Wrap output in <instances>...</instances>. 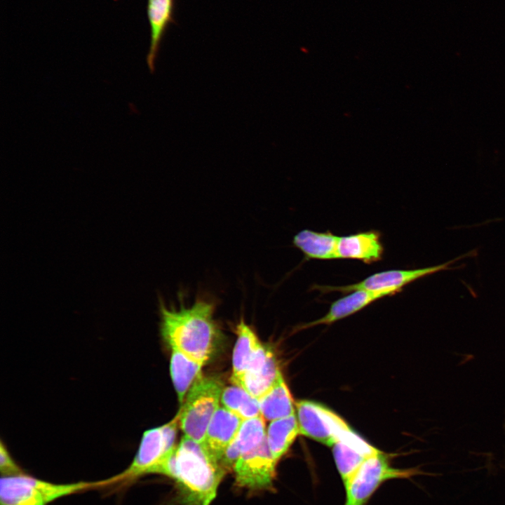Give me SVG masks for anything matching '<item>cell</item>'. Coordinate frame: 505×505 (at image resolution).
I'll use <instances>...</instances> for the list:
<instances>
[{
  "label": "cell",
  "instance_id": "obj_3",
  "mask_svg": "<svg viewBox=\"0 0 505 505\" xmlns=\"http://www.w3.org/2000/svg\"><path fill=\"white\" fill-rule=\"evenodd\" d=\"M107 485V479L95 482L55 483L38 479L25 473L1 476L0 505H48L60 498Z\"/></svg>",
  "mask_w": 505,
  "mask_h": 505
},
{
  "label": "cell",
  "instance_id": "obj_18",
  "mask_svg": "<svg viewBox=\"0 0 505 505\" xmlns=\"http://www.w3.org/2000/svg\"><path fill=\"white\" fill-rule=\"evenodd\" d=\"M338 239L339 236L330 231L317 232L303 229L294 236L292 243L306 259L328 260L337 259Z\"/></svg>",
  "mask_w": 505,
  "mask_h": 505
},
{
  "label": "cell",
  "instance_id": "obj_4",
  "mask_svg": "<svg viewBox=\"0 0 505 505\" xmlns=\"http://www.w3.org/2000/svg\"><path fill=\"white\" fill-rule=\"evenodd\" d=\"M217 377L201 376L189 390L179 411L184 435L203 445L207 428L217 410L224 389Z\"/></svg>",
  "mask_w": 505,
  "mask_h": 505
},
{
  "label": "cell",
  "instance_id": "obj_2",
  "mask_svg": "<svg viewBox=\"0 0 505 505\" xmlns=\"http://www.w3.org/2000/svg\"><path fill=\"white\" fill-rule=\"evenodd\" d=\"M215 303L198 297L192 304L168 307L160 300L161 333L171 349L206 364L211 358L220 337L214 319Z\"/></svg>",
  "mask_w": 505,
  "mask_h": 505
},
{
  "label": "cell",
  "instance_id": "obj_21",
  "mask_svg": "<svg viewBox=\"0 0 505 505\" xmlns=\"http://www.w3.org/2000/svg\"><path fill=\"white\" fill-rule=\"evenodd\" d=\"M299 434L295 414L270 422L266 437L270 452L277 462L287 452Z\"/></svg>",
  "mask_w": 505,
  "mask_h": 505
},
{
  "label": "cell",
  "instance_id": "obj_7",
  "mask_svg": "<svg viewBox=\"0 0 505 505\" xmlns=\"http://www.w3.org/2000/svg\"><path fill=\"white\" fill-rule=\"evenodd\" d=\"M476 253V250H472L445 263L424 268L392 269L377 272L368 276L361 281L350 285L340 286L314 285L312 286V289L323 293L331 292L348 293L358 290L371 291L394 290L400 292L405 285L419 278L441 271L453 269L454 267H450L452 264Z\"/></svg>",
  "mask_w": 505,
  "mask_h": 505
},
{
  "label": "cell",
  "instance_id": "obj_15",
  "mask_svg": "<svg viewBox=\"0 0 505 505\" xmlns=\"http://www.w3.org/2000/svg\"><path fill=\"white\" fill-rule=\"evenodd\" d=\"M396 293L398 292L394 290H354L333 302L325 315L304 324L302 328L332 324L358 312L375 301Z\"/></svg>",
  "mask_w": 505,
  "mask_h": 505
},
{
  "label": "cell",
  "instance_id": "obj_14",
  "mask_svg": "<svg viewBox=\"0 0 505 505\" xmlns=\"http://www.w3.org/2000/svg\"><path fill=\"white\" fill-rule=\"evenodd\" d=\"M281 372L273 352L268 349L246 372L231 378V381L259 399L271 387Z\"/></svg>",
  "mask_w": 505,
  "mask_h": 505
},
{
  "label": "cell",
  "instance_id": "obj_1",
  "mask_svg": "<svg viewBox=\"0 0 505 505\" xmlns=\"http://www.w3.org/2000/svg\"><path fill=\"white\" fill-rule=\"evenodd\" d=\"M225 472L203 445L184 435L151 473L173 479L184 505H210Z\"/></svg>",
  "mask_w": 505,
  "mask_h": 505
},
{
  "label": "cell",
  "instance_id": "obj_12",
  "mask_svg": "<svg viewBox=\"0 0 505 505\" xmlns=\"http://www.w3.org/2000/svg\"><path fill=\"white\" fill-rule=\"evenodd\" d=\"M176 0H147V15L150 29V43L147 64L151 73L155 70L156 61L162 41L170 25L175 23Z\"/></svg>",
  "mask_w": 505,
  "mask_h": 505
},
{
  "label": "cell",
  "instance_id": "obj_5",
  "mask_svg": "<svg viewBox=\"0 0 505 505\" xmlns=\"http://www.w3.org/2000/svg\"><path fill=\"white\" fill-rule=\"evenodd\" d=\"M179 413L170 422L144 432L137 451L128 466L110 477L113 484L129 485L140 477L151 473L154 468L175 447Z\"/></svg>",
  "mask_w": 505,
  "mask_h": 505
},
{
  "label": "cell",
  "instance_id": "obj_11",
  "mask_svg": "<svg viewBox=\"0 0 505 505\" xmlns=\"http://www.w3.org/2000/svg\"><path fill=\"white\" fill-rule=\"evenodd\" d=\"M243 421L223 406L214 414L206 432L203 446L219 463L235 439Z\"/></svg>",
  "mask_w": 505,
  "mask_h": 505
},
{
  "label": "cell",
  "instance_id": "obj_8",
  "mask_svg": "<svg viewBox=\"0 0 505 505\" xmlns=\"http://www.w3.org/2000/svg\"><path fill=\"white\" fill-rule=\"evenodd\" d=\"M299 434L331 447L349 428L346 422L326 407L310 400L295 402Z\"/></svg>",
  "mask_w": 505,
  "mask_h": 505
},
{
  "label": "cell",
  "instance_id": "obj_17",
  "mask_svg": "<svg viewBox=\"0 0 505 505\" xmlns=\"http://www.w3.org/2000/svg\"><path fill=\"white\" fill-rule=\"evenodd\" d=\"M236 333L237 339L232 356L231 378L246 372L267 349L262 345L253 330L243 318L236 325Z\"/></svg>",
  "mask_w": 505,
  "mask_h": 505
},
{
  "label": "cell",
  "instance_id": "obj_13",
  "mask_svg": "<svg viewBox=\"0 0 505 505\" xmlns=\"http://www.w3.org/2000/svg\"><path fill=\"white\" fill-rule=\"evenodd\" d=\"M384 246L381 234L375 230L339 236L337 259L361 260L370 264L382 259Z\"/></svg>",
  "mask_w": 505,
  "mask_h": 505
},
{
  "label": "cell",
  "instance_id": "obj_22",
  "mask_svg": "<svg viewBox=\"0 0 505 505\" xmlns=\"http://www.w3.org/2000/svg\"><path fill=\"white\" fill-rule=\"evenodd\" d=\"M220 402L223 407L243 420L261 415L259 400L233 384L224 387Z\"/></svg>",
  "mask_w": 505,
  "mask_h": 505
},
{
  "label": "cell",
  "instance_id": "obj_9",
  "mask_svg": "<svg viewBox=\"0 0 505 505\" xmlns=\"http://www.w3.org/2000/svg\"><path fill=\"white\" fill-rule=\"evenodd\" d=\"M276 464L266 437L260 445L236 461L233 468L236 485L250 490L272 489Z\"/></svg>",
  "mask_w": 505,
  "mask_h": 505
},
{
  "label": "cell",
  "instance_id": "obj_23",
  "mask_svg": "<svg viewBox=\"0 0 505 505\" xmlns=\"http://www.w3.org/2000/svg\"><path fill=\"white\" fill-rule=\"evenodd\" d=\"M0 471L2 476L25 473L12 458L3 442L0 447Z\"/></svg>",
  "mask_w": 505,
  "mask_h": 505
},
{
  "label": "cell",
  "instance_id": "obj_16",
  "mask_svg": "<svg viewBox=\"0 0 505 505\" xmlns=\"http://www.w3.org/2000/svg\"><path fill=\"white\" fill-rule=\"evenodd\" d=\"M265 420L262 415L243 420L234 441L229 445L220 461L227 471L233 469L243 454L260 445L266 438Z\"/></svg>",
  "mask_w": 505,
  "mask_h": 505
},
{
  "label": "cell",
  "instance_id": "obj_10",
  "mask_svg": "<svg viewBox=\"0 0 505 505\" xmlns=\"http://www.w3.org/2000/svg\"><path fill=\"white\" fill-rule=\"evenodd\" d=\"M331 447L343 483L356 471L367 458L382 452L367 443L351 429L345 431Z\"/></svg>",
  "mask_w": 505,
  "mask_h": 505
},
{
  "label": "cell",
  "instance_id": "obj_19",
  "mask_svg": "<svg viewBox=\"0 0 505 505\" xmlns=\"http://www.w3.org/2000/svg\"><path fill=\"white\" fill-rule=\"evenodd\" d=\"M258 400L261 415L265 421L271 422L295 414V403L282 372Z\"/></svg>",
  "mask_w": 505,
  "mask_h": 505
},
{
  "label": "cell",
  "instance_id": "obj_20",
  "mask_svg": "<svg viewBox=\"0 0 505 505\" xmlns=\"http://www.w3.org/2000/svg\"><path fill=\"white\" fill-rule=\"evenodd\" d=\"M170 375L181 405L194 383L201 376L204 364L191 359L182 352L171 349Z\"/></svg>",
  "mask_w": 505,
  "mask_h": 505
},
{
  "label": "cell",
  "instance_id": "obj_6",
  "mask_svg": "<svg viewBox=\"0 0 505 505\" xmlns=\"http://www.w3.org/2000/svg\"><path fill=\"white\" fill-rule=\"evenodd\" d=\"M423 473L418 467L397 469L389 464L382 452L367 458L345 482L344 505H365L376 490L385 481L394 478H410Z\"/></svg>",
  "mask_w": 505,
  "mask_h": 505
}]
</instances>
